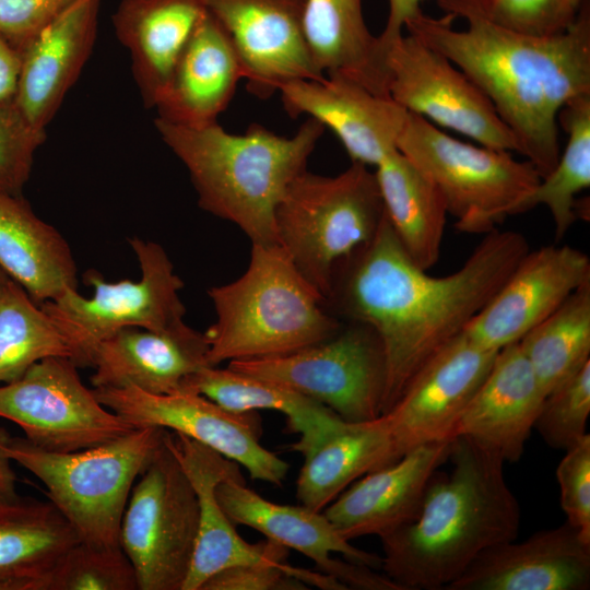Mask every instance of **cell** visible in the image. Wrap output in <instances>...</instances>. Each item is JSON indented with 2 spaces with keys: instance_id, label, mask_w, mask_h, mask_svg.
<instances>
[{
  "instance_id": "cell-1",
  "label": "cell",
  "mask_w": 590,
  "mask_h": 590,
  "mask_svg": "<svg viewBox=\"0 0 590 590\" xmlns=\"http://www.w3.org/2000/svg\"><path fill=\"white\" fill-rule=\"evenodd\" d=\"M528 250L521 233L494 229L456 272L432 276L410 259L385 214L374 238L337 266L326 303L340 320L365 323L378 335L386 359L382 414Z\"/></svg>"
},
{
  "instance_id": "cell-2",
  "label": "cell",
  "mask_w": 590,
  "mask_h": 590,
  "mask_svg": "<svg viewBox=\"0 0 590 590\" xmlns=\"http://www.w3.org/2000/svg\"><path fill=\"white\" fill-rule=\"evenodd\" d=\"M464 30L452 16L420 10L404 26L458 67L487 96L541 178L557 164L558 114L590 95V5L564 32L529 35L467 14Z\"/></svg>"
},
{
  "instance_id": "cell-3",
  "label": "cell",
  "mask_w": 590,
  "mask_h": 590,
  "mask_svg": "<svg viewBox=\"0 0 590 590\" xmlns=\"http://www.w3.org/2000/svg\"><path fill=\"white\" fill-rule=\"evenodd\" d=\"M450 473L430 481L410 523L380 536L384 575L402 590L446 589L486 548L517 539L519 503L504 462L455 437Z\"/></svg>"
},
{
  "instance_id": "cell-4",
  "label": "cell",
  "mask_w": 590,
  "mask_h": 590,
  "mask_svg": "<svg viewBox=\"0 0 590 590\" xmlns=\"http://www.w3.org/2000/svg\"><path fill=\"white\" fill-rule=\"evenodd\" d=\"M154 126L186 167L205 212L235 224L251 244H278L275 210L307 162L324 127L308 117L292 137L252 123L243 134L219 122L201 128Z\"/></svg>"
},
{
  "instance_id": "cell-5",
  "label": "cell",
  "mask_w": 590,
  "mask_h": 590,
  "mask_svg": "<svg viewBox=\"0 0 590 590\" xmlns=\"http://www.w3.org/2000/svg\"><path fill=\"white\" fill-rule=\"evenodd\" d=\"M214 322L204 331L208 364L290 354L335 334L328 308L279 244H251L246 271L208 290Z\"/></svg>"
},
{
  "instance_id": "cell-6",
  "label": "cell",
  "mask_w": 590,
  "mask_h": 590,
  "mask_svg": "<svg viewBox=\"0 0 590 590\" xmlns=\"http://www.w3.org/2000/svg\"><path fill=\"white\" fill-rule=\"evenodd\" d=\"M164 428L148 426L73 452L43 450L24 437H10L13 462L47 488L49 502L80 542L120 546V524L131 489L164 442Z\"/></svg>"
},
{
  "instance_id": "cell-7",
  "label": "cell",
  "mask_w": 590,
  "mask_h": 590,
  "mask_svg": "<svg viewBox=\"0 0 590 590\" xmlns=\"http://www.w3.org/2000/svg\"><path fill=\"white\" fill-rule=\"evenodd\" d=\"M384 215L375 172L368 166L352 162L337 176L306 169L275 210L278 244L326 299L337 266L374 238Z\"/></svg>"
},
{
  "instance_id": "cell-8",
  "label": "cell",
  "mask_w": 590,
  "mask_h": 590,
  "mask_svg": "<svg viewBox=\"0 0 590 590\" xmlns=\"http://www.w3.org/2000/svg\"><path fill=\"white\" fill-rule=\"evenodd\" d=\"M397 149L436 185L456 227L469 234H487L506 217L522 213L524 200L541 180L528 160L462 142L410 111Z\"/></svg>"
},
{
  "instance_id": "cell-9",
  "label": "cell",
  "mask_w": 590,
  "mask_h": 590,
  "mask_svg": "<svg viewBox=\"0 0 590 590\" xmlns=\"http://www.w3.org/2000/svg\"><path fill=\"white\" fill-rule=\"evenodd\" d=\"M128 243L140 266L138 281L107 282L90 269L84 280L94 288L92 297L69 290L40 304L64 337L79 368L91 367L96 346L121 329L163 331L184 322L186 308L179 296L184 282L165 249L137 236Z\"/></svg>"
},
{
  "instance_id": "cell-10",
  "label": "cell",
  "mask_w": 590,
  "mask_h": 590,
  "mask_svg": "<svg viewBox=\"0 0 590 590\" xmlns=\"http://www.w3.org/2000/svg\"><path fill=\"white\" fill-rule=\"evenodd\" d=\"M134 483L119 544L139 590H182L199 531L194 488L165 441Z\"/></svg>"
},
{
  "instance_id": "cell-11",
  "label": "cell",
  "mask_w": 590,
  "mask_h": 590,
  "mask_svg": "<svg viewBox=\"0 0 590 590\" xmlns=\"http://www.w3.org/2000/svg\"><path fill=\"white\" fill-rule=\"evenodd\" d=\"M228 368L287 387L312 399L343 421H371L382 414L386 359L367 324L343 321L329 339L266 358L228 362Z\"/></svg>"
},
{
  "instance_id": "cell-12",
  "label": "cell",
  "mask_w": 590,
  "mask_h": 590,
  "mask_svg": "<svg viewBox=\"0 0 590 590\" xmlns=\"http://www.w3.org/2000/svg\"><path fill=\"white\" fill-rule=\"evenodd\" d=\"M78 369L68 357L50 356L0 385V418L19 425L26 440L50 452L86 449L135 429L96 399Z\"/></svg>"
},
{
  "instance_id": "cell-13",
  "label": "cell",
  "mask_w": 590,
  "mask_h": 590,
  "mask_svg": "<svg viewBox=\"0 0 590 590\" xmlns=\"http://www.w3.org/2000/svg\"><path fill=\"white\" fill-rule=\"evenodd\" d=\"M389 97L405 110L508 152L518 141L487 96L449 59L412 34L385 50Z\"/></svg>"
},
{
  "instance_id": "cell-14",
  "label": "cell",
  "mask_w": 590,
  "mask_h": 590,
  "mask_svg": "<svg viewBox=\"0 0 590 590\" xmlns=\"http://www.w3.org/2000/svg\"><path fill=\"white\" fill-rule=\"evenodd\" d=\"M96 399L134 428L182 434L243 465L256 481L281 485L290 465L260 442L257 412L234 413L193 392L152 394L133 386L93 388Z\"/></svg>"
},
{
  "instance_id": "cell-15",
  "label": "cell",
  "mask_w": 590,
  "mask_h": 590,
  "mask_svg": "<svg viewBox=\"0 0 590 590\" xmlns=\"http://www.w3.org/2000/svg\"><path fill=\"white\" fill-rule=\"evenodd\" d=\"M216 498L234 524L250 527L267 539L310 558L319 573L347 589L401 590L380 568L381 557L357 548L345 540L322 511L304 505L272 503L245 485L244 477H231L215 488Z\"/></svg>"
},
{
  "instance_id": "cell-16",
  "label": "cell",
  "mask_w": 590,
  "mask_h": 590,
  "mask_svg": "<svg viewBox=\"0 0 590 590\" xmlns=\"http://www.w3.org/2000/svg\"><path fill=\"white\" fill-rule=\"evenodd\" d=\"M497 353L463 330L418 369L382 414L400 458L418 446L453 439L463 411Z\"/></svg>"
},
{
  "instance_id": "cell-17",
  "label": "cell",
  "mask_w": 590,
  "mask_h": 590,
  "mask_svg": "<svg viewBox=\"0 0 590 590\" xmlns=\"http://www.w3.org/2000/svg\"><path fill=\"white\" fill-rule=\"evenodd\" d=\"M306 0H203L229 35L248 92L270 98L295 80L326 78L314 64L303 30Z\"/></svg>"
},
{
  "instance_id": "cell-18",
  "label": "cell",
  "mask_w": 590,
  "mask_h": 590,
  "mask_svg": "<svg viewBox=\"0 0 590 590\" xmlns=\"http://www.w3.org/2000/svg\"><path fill=\"white\" fill-rule=\"evenodd\" d=\"M587 282L590 259L581 250L566 245L528 250L464 332L499 351L518 342Z\"/></svg>"
},
{
  "instance_id": "cell-19",
  "label": "cell",
  "mask_w": 590,
  "mask_h": 590,
  "mask_svg": "<svg viewBox=\"0 0 590 590\" xmlns=\"http://www.w3.org/2000/svg\"><path fill=\"white\" fill-rule=\"evenodd\" d=\"M164 441L182 467L199 503L198 538L182 590H200L212 575L228 567L285 564L287 547L269 539L255 544L244 540L216 498L221 482L244 477L239 464L176 432L166 429Z\"/></svg>"
},
{
  "instance_id": "cell-20",
  "label": "cell",
  "mask_w": 590,
  "mask_h": 590,
  "mask_svg": "<svg viewBox=\"0 0 590 590\" xmlns=\"http://www.w3.org/2000/svg\"><path fill=\"white\" fill-rule=\"evenodd\" d=\"M279 92L290 117L305 115L331 129L352 162L376 167L398 150L408 110L390 97L342 76L295 80Z\"/></svg>"
},
{
  "instance_id": "cell-21",
  "label": "cell",
  "mask_w": 590,
  "mask_h": 590,
  "mask_svg": "<svg viewBox=\"0 0 590 590\" xmlns=\"http://www.w3.org/2000/svg\"><path fill=\"white\" fill-rule=\"evenodd\" d=\"M590 544L567 521L483 551L445 590H587Z\"/></svg>"
},
{
  "instance_id": "cell-22",
  "label": "cell",
  "mask_w": 590,
  "mask_h": 590,
  "mask_svg": "<svg viewBox=\"0 0 590 590\" xmlns=\"http://www.w3.org/2000/svg\"><path fill=\"white\" fill-rule=\"evenodd\" d=\"M451 441L418 446L343 491L322 512L347 541L382 536L418 515L428 485L448 459Z\"/></svg>"
},
{
  "instance_id": "cell-23",
  "label": "cell",
  "mask_w": 590,
  "mask_h": 590,
  "mask_svg": "<svg viewBox=\"0 0 590 590\" xmlns=\"http://www.w3.org/2000/svg\"><path fill=\"white\" fill-rule=\"evenodd\" d=\"M101 1H76L21 54L13 103L33 128L46 131L90 59Z\"/></svg>"
},
{
  "instance_id": "cell-24",
  "label": "cell",
  "mask_w": 590,
  "mask_h": 590,
  "mask_svg": "<svg viewBox=\"0 0 590 590\" xmlns=\"http://www.w3.org/2000/svg\"><path fill=\"white\" fill-rule=\"evenodd\" d=\"M545 394L518 342L500 349L463 411L455 437H464L504 463L522 457Z\"/></svg>"
},
{
  "instance_id": "cell-25",
  "label": "cell",
  "mask_w": 590,
  "mask_h": 590,
  "mask_svg": "<svg viewBox=\"0 0 590 590\" xmlns=\"http://www.w3.org/2000/svg\"><path fill=\"white\" fill-rule=\"evenodd\" d=\"M208 342L185 321L167 330L129 327L102 341L91 368L94 388L133 386L152 394L181 391L184 380L209 366Z\"/></svg>"
},
{
  "instance_id": "cell-26",
  "label": "cell",
  "mask_w": 590,
  "mask_h": 590,
  "mask_svg": "<svg viewBox=\"0 0 590 590\" xmlns=\"http://www.w3.org/2000/svg\"><path fill=\"white\" fill-rule=\"evenodd\" d=\"M241 79L245 69L229 35L206 11L154 107L156 119L189 128L213 125Z\"/></svg>"
},
{
  "instance_id": "cell-27",
  "label": "cell",
  "mask_w": 590,
  "mask_h": 590,
  "mask_svg": "<svg viewBox=\"0 0 590 590\" xmlns=\"http://www.w3.org/2000/svg\"><path fill=\"white\" fill-rule=\"evenodd\" d=\"M203 0H120L113 14L143 106L154 108L201 17Z\"/></svg>"
},
{
  "instance_id": "cell-28",
  "label": "cell",
  "mask_w": 590,
  "mask_h": 590,
  "mask_svg": "<svg viewBox=\"0 0 590 590\" xmlns=\"http://www.w3.org/2000/svg\"><path fill=\"white\" fill-rule=\"evenodd\" d=\"M0 268L38 305L78 290V268L60 232L23 194L0 191Z\"/></svg>"
},
{
  "instance_id": "cell-29",
  "label": "cell",
  "mask_w": 590,
  "mask_h": 590,
  "mask_svg": "<svg viewBox=\"0 0 590 590\" xmlns=\"http://www.w3.org/2000/svg\"><path fill=\"white\" fill-rule=\"evenodd\" d=\"M304 37L316 68L389 97L385 59L364 19L363 0H306Z\"/></svg>"
},
{
  "instance_id": "cell-30",
  "label": "cell",
  "mask_w": 590,
  "mask_h": 590,
  "mask_svg": "<svg viewBox=\"0 0 590 590\" xmlns=\"http://www.w3.org/2000/svg\"><path fill=\"white\" fill-rule=\"evenodd\" d=\"M303 457L296 496L316 511H322L357 479L400 459L382 415L366 422H345Z\"/></svg>"
},
{
  "instance_id": "cell-31",
  "label": "cell",
  "mask_w": 590,
  "mask_h": 590,
  "mask_svg": "<svg viewBox=\"0 0 590 590\" xmlns=\"http://www.w3.org/2000/svg\"><path fill=\"white\" fill-rule=\"evenodd\" d=\"M181 391L201 394L234 413L272 410L287 418V429L299 435L290 448L304 455L343 421L326 405L282 385L228 367L205 366L188 376Z\"/></svg>"
},
{
  "instance_id": "cell-32",
  "label": "cell",
  "mask_w": 590,
  "mask_h": 590,
  "mask_svg": "<svg viewBox=\"0 0 590 590\" xmlns=\"http://www.w3.org/2000/svg\"><path fill=\"white\" fill-rule=\"evenodd\" d=\"M385 214L410 259L427 271L439 259L448 210L436 185L398 150L375 167Z\"/></svg>"
},
{
  "instance_id": "cell-33",
  "label": "cell",
  "mask_w": 590,
  "mask_h": 590,
  "mask_svg": "<svg viewBox=\"0 0 590 590\" xmlns=\"http://www.w3.org/2000/svg\"><path fill=\"white\" fill-rule=\"evenodd\" d=\"M74 530L50 502H0V590H32L72 545Z\"/></svg>"
},
{
  "instance_id": "cell-34",
  "label": "cell",
  "mask_w": 590,
  "mask_h": 590,
  "mask_svg": "<svg viewBox=\"0 0 590 590\" xmlns=\"http://www.w3.org/2000/svg\"><path fill=\"white\" fill-rule=\"evenodd\" d=\"M518 344L545 397L590 362V282Z\"/></svg>"
},
{
  "instance_id": "cell-35",
  "label": "cell",
  "mask_w": 590,
  "mask_h": 590,
  "mask_svg": "<svg viewBox=\"0 0 590 590\" xmlns=\"http://www.w3.org/2000/svg\"><path fill=\"white\" fill-rule=\"evenodd\" d=\"M50 356L71 359V350L40 305L11 278L0 280V385L22 377Z\"/></svg>"
},
{
  "instance_id": "cell-36",
  "label": "cell",
  "mask_w": 590,
  "mask_h": 590,
  "mask_svg": "<svg viewBox=\"0 0 590 590\" xmlns=\"http://www.w3.org/2000/svg\"><path fill=\"white\" fill-rule=\"evenodd\" d=\"M557 121L567 133L566 146L555 167L527 197L522 212L545 205L558 240L576 220V196L590 186V95L569 101Z\"/></svg>"
},
{
  "instance_id": "cell-37",
  "label": "cell",
  "mask_w": 590,
  "mask_h": 590,
  "mask_svg": "<svg viewBox=\"0 0 590 590\" xmlns=\"http://www.w3.org/2000/svg\"><path fill=\"white\" fill-rule=\"evenodd\" d=\"M32 590H139L135 570L121 546L78 542L32 586Z\"/></svg>"
},
{
  "instance_id": "cell-38",
  "label": "cell",
  "mask_w": 590,
  "mask_h": 590,
  "mask_svg": "<svg viewBox=\"0 0 590 590\" xmlns=\"http://www.w3.org/2000/svg\"><path fill=\"white\" fill-rule=\"evenodd\" d=\"M590 414V362L550 392L534 423L545 442L567 450L587 433Z\"/></svg>"
},
{
  "instance_id": "cell-39",
  "label": "cell",
  "mask_w": 590,
  "mask_h": 590,
  "mask_svg": "<svg viewBox=\"0 0 590 590\" xmlns=\"http://www.w3.org/2000/svg\"><path fill=\"white\" fill-rule=\"evenodd\" d=\"M315 586L324 590H346L337 579L319 571L283 565L250 564L222 569L200 590H305Z\"/></svg>"
},
{
  "instance_id": "cell-40",
  "label": "cell",
  "mask_w": 590,
  "mask_h": 590,
  "mask_svg": "<svg viewBox=\"0 0 590 590\" xmlns=\"http://www.w3.org/2000/svg\"><path fill=\"white\" fill-rule=\"evenodd\" d=\"M47 138L33 128L13 99L0 104V191L21 194L28 181L36 151Z\"/></svg>"
},
{
  "instance_id": "cell-41",
  "label": "cell",
  "mask_w": 590,
  "mask_h": 590,
  "mask_svg": "<svg viewBox=\"0 0 590 590\" xmlns=\"http://www.w3.org/2000/svg\"><path fill=\"white\" fill-rule=\"evenodd\" d=\"M556 3L557 0H437L445 14L453 19L474 14L529 35L552 34Z\"/></svg>"
},
{
  "instance_id": "cell-42",
  "label": "cell",
  "mask_w": 590,
  "mask_h": 590,
  "mask_svg": "<svg viewBox=\"0 0 590 590\" xmlns=\"http://www.w3.org/2000/svg\"><path fill=\"white\" fill-rule=\"evenodd\" d=\"M556 469L567 522L590 544V435L565 450Z\"/></svg>"
},
{
  "instance_id": "cell-43",
  "label": "cell",
  "mask_w": 590,
  "mask_h": 590,
  "mask_svg": "<svg viewBox=\"0 0 590 590\" xmlns=\"http://www.w3.org/2000/svg\"><path fill=\"white\" fill-rule=\"evenodd\" d=\"M79 0H0V37L22 54L37 35Z\"/></svg>"
},
{
  "instance_id": "cell-44",
  "label": "cell",
  "mask_w": 590,
  "mask_h": 590,
  "mask_svg": "<svg viewBox=\"0 0 590 590\" xmlns=\"http://www.w3.org/2000/svg\"><path fill=\"white\" fill-rule=\"evenodd\" d=\"M388 16L382 32L377 36L380 52L403 34L406 21L416 14L424 0H387Z\"/></svg>"
},
{
  "instance_id": "cell-45",
  "label": "cell",
  "mask_w": 590,
  "mask_h": 590,
  "mask_svg": "<svg viewBox=\"0 0 590 590\" xmlns=\"http://www.w3.org/2000/svg\"><path fill=\"white\" fill-rule=\"evenodd\" d=\"M21 69V54L0 37V104L13 99Z\"/></svg>"
},
{
  "instance_id": "cell-46",
  "label": "cell",
  "mask_w": 590,
  "mask_h": 590,
  "mask_svg": "<svg viewBox=\"0 0 590 590\" xmlns=\"http://www.w3.org/2000/svg\"><path fill=\"white\" fill-rule=\"evenodd\" d=\"M11 435L0 427V502H9L19 497L16 493V475L12 468V459L8 452Z\"/></svg>"
},
{
  "instance_id": "cell-47",
  "label": "cell",
  "mask_w": 590,
  "mask_h": 590,
  "mask_svg": "<svg viewBox=\"0 0 590 590\" xmlns=\"http://www.w3.org/2000/svg\"><path fill=\"white\" fill-rule=\"evenodd\" d=\"M587 0H557L553 22L552 34L567 30L577 19L581 7Z\"/></svg>"
},
{
  "instance_id": "cell-48",
  "label": "cell",
  "mask_w": 590,
  "mask_h": 590,
  "mask_svg": "<svg viewBox=\"0 0 590 590\" xmlns=\"http://www.w3.org/2000/svg\"><path fill=\"white\" fill-rule=\"evenodd\" d=\"M8 278L7 273L0 268V280Z\"/></svg>"
}]
</instances>
